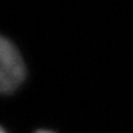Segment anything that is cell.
<instances>
[{
    "label": "cell",
    "mask_w": 133,
    "mask_h": 133,
    "mask_svg": "<svg viewBox=\"0 0 133 133\" xmlns=\"http://www.w3.org/2000/svg\"><path fill=\"white\" fill-rule=\"evenodd\" d=\"M26 78V65L18 47L0 34V94L15 91Z\"/></svg>",
    "instance_id": "1"
},
{
    "label": "cell",
    "mask_w": 133,
    "mask_h": 133,
    "mask_svg": "<svg viewBox=\"0 0 133 133\" xmlns=\"http://www.w3.org/2000/svg\"><path fill=\"white\" fill-rule=\"evenodd\" d=\"M35 133H55L54 131H50V130H39Z\"/></svg>",
    "instance_id": "2"
},
{
    "label": "cell",
    "mask_w": 133,
    "mask_h": 133,
    "mask_svg": "<svg viewBox=\"0 0 133 133\" xmlns=\"http://www.w3.org/2000/svg\"><path fill=\"white\" fill-rule=\"evenodd\" d=\"M0 133H8V132H7L2 126H0Z\"/></svg>",
    "instance_id": "3"
}]
</instances>
